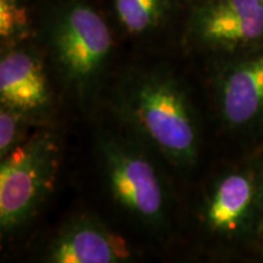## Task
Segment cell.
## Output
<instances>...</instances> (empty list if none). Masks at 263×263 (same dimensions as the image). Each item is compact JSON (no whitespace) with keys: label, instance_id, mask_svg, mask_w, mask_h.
Instances as JSON below:
<instances>
[{"label":"cell","instance_id":"1","mask_svg":"<svg viewBox=\"0 0 263 263\" xmlns=\"http://www.w3.org/2000/svg\"><path fill=\"white\" fill-rule=\"evenodd\" d=\"M111 105L124 130L150 151L179 168L195 163L200 147L195 108L168 67L129 68L115 85Z\"/></svg>","mask_w":263,"mask_h":263},{"label":"cell","instance_id":"3","mask_svg":"<svg viewBox=\"0 0 263 263\" xmlns=\"http://www.w3.org/2000/svg\"><path fill=\"white\" fill-rule=\"evenodd\" d=\"M98 153L115 203L151 232H163L170 221L167 186L151 151L126 133L104 134Z\"/></svg>","mask_w":263,"mask_h":263},{"label":"cell","instance_id":"12","mask_svg":"<svg viewBox=\"0 0 263 263\" xmlns=\"http://www.w3.org/2000/svg\"><path fill=\"white\" fill-rule=\"evenodd\" d=\"M34 122L37 121L28 115L16 108L0 105V160L27 139L26 132Z\"/></svg>","mask_w":263,"mask_h":263},{"label":"cell","instance_id":"2","mask_svg":"<svg viewBox=\"0 0 263 263\" xmlns=\"http://www.w3.org/2000/svg\"><path fill=\"white\" fill-rule=\"evenodd\" d=\"M37 39L72 98L97 95L120 43L100 0H34Z\"/></svg>","mask_w":263,"mask_h":263},{"label":"cell","instance_id":"4","mask_svg":"<svg viewBox=\"0 0 263 263\" xmlns=\"http://www.w3.org/2000/svg\"><path fill=\"white\" fill-rule=\"evenodd\" d=\"M60 143L54 130L41 129L2 159L0 230L15 235L37 217L54 192L60 166Z\"/></svg>","mask_w":263,"mask_h":263},{"label":"cell","instance_id":"6","mask_svg":"<svg viewBox=\"0 0 263 263\" xmlns=\"http://www.w3.org/2000/svg\"><path fill=\"white\" fill-rule=\"evenodd\" d=\"M47 55L34 39L2 48L0 105L44 121L54 107Z\"/></svg>","mask_w":263,"mask_h":263},{"label":"cell","instance_id":"13","mask_svg":"<svg viewBox=\"0 0 263 263\" xmlns=\"http://www.w3.org/2000/svg\"><path fill=\"white\" fill-rule=\"evenodd\" d=\"M261 239H262V242H263V223H262V227H261Z\"/></svg>","mask_w":263,"mask_h":263},{"label":"cell","instance_id":"10","mask_svg":"<svg viewBox=\"0 0 263 263\" xmlns=\"http://www.w3.org/2000/svg\"><path fill=\"white\" fill-rule=\"evenodd\" d=\"M257 196V186L248 172H232L213 185L202 209L210 232L221 235L238 233L248 223Z\"/></svg>","mask_w":263,"mask_h":263},{"label":"cell","instance_id":"7","mask_svg":"<svg viewBox=\"0 0 263 263\" xmlns=\"http://www.w3.org/2000/svg\"><path fill=\"white\" fill-rule=\"evenodd\" d=\"M223 59L216 99L223 121L232 128L263 122V45Z\"/></svg>","mask_w":263,"mask_h":263},{"label":"cell","instance_id":"14","mask_svg":"<svg viewBox=\"0 0 263 263\" xmlns=\"http://www.w3.org/2000/svg\"><path fill=\"white\" fill-rule=\"evenodd\" d=\"M261 194H262V197H263V179H262V183H261Z\"/></svg>","mask_w":263,"mask_h":263},{"label":"cell","instance_id":"15","mask_svg":"<svg viewBox=\"0 0 263 263\" xmlns=\"http://www.w3.org/2000/svg\"><path fill=\"white\" fill-rule=\"evenodd\" d=\"M261 2H262V3H263V0H261Z\"/></svg>","mask_w":263,"mask_h":263},{"label":"cell","instance_id":"11","mask_svg":"<svg viewBox=\"0 0 263 263\" xmlns=\"http://www.w3.org/2000/svg\"><path fill=\"white\" fill-rule=\"evenodd\" d=\"M37 37L34 0H0L2 48Z\"/></svg>","mask_w":263,"mask_h":263},{"label":"cell","instance_id":"8","mask_svg":"<svg viewBox=\"0 0 263 263\" xmlns=\"http://www.w3.org/2000/svg\"><path fill=\"white\" fill-rule=\"evenodd\" d=\"M44 257L52 263H118L132 261L133 251L100 219L82 213L59 230Z\"/></svg>","mask_w":263,"mask_h":263},{"label":"cell","instance_id":"5","mask_svg":"<svg viewBox=\"0 0 263 263\" xmlns=\"http://www.w3.org/2000/svg\"><path fill=\"white\" fill-rule=\"evenodd\" d=\"M182 43L189 50L226 58L263 45L261 0H193Z\"/></svg>","mask_w":263,"mask_h":263},{"label":"cell","instance_id":"9","mask_svg":"<svg viewBox=\"0 0 263 263\" xmlns=\"http://www.w3.org/2000/svg\"><path fill=\"white\" fill-rule=\"evenodd\" d=\"M118 39L134 44H151L178 31L193 0H100ZM182 39V37H180Z\"/></svg>","mask_w":263,"mask_h":263}]
</instances>
